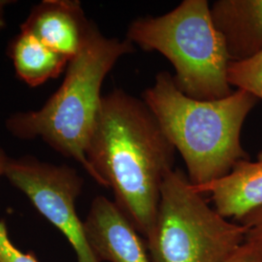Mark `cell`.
<instances>
[{
	"label": "cell",
	"mask_w": 262,
	"mask_h": 262,
	"mask_svg": "<svg viewBox=\"0 0 262 262\" xmlns=\"http://www.w3.org/2000/svg\"><path fill=\"white\" fill-rule=\"evenodd\" d=\"M176 149L145 101L116 89L102 96L85 157L94 180L148 243Z\"/></svg>",
	"instance_id": "1"
},
{
	"label": "cell",
	"mask_w": 262,
	"mask_h": 262,
	"mask_svg": "<svg viewBox=\"0 0 262 262\" xmlns=\"http://www.w3.org/2000/svg\"><path fill=\"white\" fill-rule=\"evenodd\" d=\"M142 99L181 154L193 186L220 180L248 159L241 132L258 100L253 94L236 90L223 99L197 100L183 94L173 76L162 71Z\"/></svg>",
	"instance_id": "2"
},
{
	"label": "cell",
	"mask_w": 262,
	"mask_h": 262,
	"mask_svg": "<svg viewBox=\"0 0 262 262\" xmlns=\"http://www.w3.org/2000/svg\"><path fill=\"white\" fill-rule=\"evenodd\" d=\"M134 52L129 40L106 37L92 20L58 90L36 111L11 115L6 129L23 140L41 138L56 152L79 162L94 179L85 150L103 96L104 79L121 57Z\"/></svg>",
	"instance_id": "3"
},
{
	"label": "cell",
	"mask_w": 262,
	"mask_h": 262,
	"mask_svg": "<svg viewBox=\"0 0 262 262\" xmlns=\"http://www.w3.org/2000/svg\"><path fill=\"white\" fill-rule=\"evenodd\" d=\"M126 39L165 56L174 66L175 84L188 97L212 101L233 93L227 81L230 59L207 0H184L162 16L135 19Z\"/></svg>",
	"instance_id": "4"
},
{
	"label": "cell",
	"mask_w": 262,
	"mask_h": 262,
	"mask_svg": "<svg viewBox=\"0 0 262 262\" xmlns=\"http://www.w3.org/2000/svg\"><path fill=\"white\" fill-rule=\"evenodd\" d=\"M246 241V229L211 208L183 170L173 169L161 187L152 262H225Z\"/></svg>",
	"instance_id": "5"
},
{
	"label": "cell",
	"mask_w": 262,
	"mask_h": 262,
	"mask_svg": "<svg viewBox=\"0 0 262 262\" xmlns=\"http://www.w3.org/2000/svg\"><path fill=\"white\" fill-rule=\"evenodd\" d=\"M4 176L66 236L74 249L77 262H98L86 240L84 222L76 212V200L84 180L75 169L25 156L10 158Z\"/></svg>",
	"instance_id": "6"
},
{
	"label": "cell",
	"mask_w": 262,
	"mask_h": 262,
	"mask_svg": "<svg viewBox=\"0 0 262 262\" xmlns=\"http://www.w3.org/2000/svg\"><path fill=\"white\" fill-rule=\"evenodd\" d=\"M84 227L98 262H152L146 240L107 197L94 198Z\"/></svg>",
	"instance_id": "7"
},
{
	"label": "cell",
	"mask_w": 262,
	"mask_h": 262,
	"mask_svg": "<svg viewBox=\"0 0 262 262\" xmlns=\"http://www.w3.org/2000/svg\"><path fill=\"white\" fill-rule=\"evenodd\" d=\"M91 23L80 1L44 0L30 10L20 31L71 60L83 46Z\"/></svg>",
	"instance_id": "8"
},
{
	"label": "cell",
	"mask_w": 262,
	"mask_h": 262,
	"mask_svg": "<svg viewBox=\"0 0 262 262\" xmlns=\"http://www.w3.org/2000/svg\"><path fill=\"white\" fill-rule=\"evenodd\" d=\"M210 15L230 61H243L261 52L262 0H216Z\"/></svg>",
	"instance_id": "9"
},
{
	"label": "cell",
	"mask_w": 262,
	"mask_h": 262,
	"mask_svg": "<svg viewBox=\"0 0 262 262\" xmlns=\"http://www.w3.org/2000/svg\"><path fill=\"white\" fill-rule=\"evenodd\" d=\"M193 187L201 194H210L219 214L239 222L262 207V151L254 161L247 159L237 162L225 177Z\"/></svg>",
	"instance_id": "10"
},
{
	"label": "cell",
	"mask_w": 262,
	"mask_h": 262,
	"mask_svg": "<svg viewBox=\"0 0 262 262\" xmlns=\"http://www.w3.org/2000/svg\"><path fill=\"white\" fill-rule=\"evenodd\" d=\"M7 55L19 80L31 88L57 78L66 71L70 61L35 36L23 31L10 42Z\"/></svg>",
	"instance_id": "11"
},
{
	"label": "cell",
	"mask_w": 262,
	"mask_h": 262,
	"mask_svg": "<svg viewBox=\"0 0 262 262\" xmlns=\"http://www.w3.org/2000/svg\"><path fill=\"white\" fill-rule=\"evenodd\" d=\"M227 81L231 86L262 100V51L243 61H230L227 67Z\"/></svg>",
	"instance_id": "12"
},
{
	"label": "cell",
	"mask_w": 262,
	"mask_h": 262,
	"mask_svg": "<svg viewBox=\"0 0 262 262\" xmlns=\"http://www.w3.org/2000/svg\"><path fill=\"white\" fill-rule=\"evenodd\" d=\"M9 157L0 147V176H4ZM0 262H38L30 253H25L17 249L10 240L7 227L0 221Z\"/></svg>",
	"instance_id": "13"
},
{
	"label": "cell",
	"mask_w": 262,
	"mask_h": 262,
	"mask_svg": "<svg viewBox=\"0 0 262 262\" xmlns=\"http://www.w3.org/2000/svg\"><path fill=\"white\" fill-rule=\"evenodd\" d=\"M225 262H262V241L246 240Z\"/></svg>",
	"instance_id": "14"
},
{
	"label": "cell",
	"mask_w": 262,
	"mask_h": 262,
	"mask_svg": "<svg viewBox=\"0 0 262 262\" xmlns=\"http://www.w3.org/2000/svg\"><path fill=\"white\" fill-rule=\"evenodd\" d=\"M246 229V240L262 241V207L245 215L239 222Z\"/></svg>",
	"instance_id": "15"
},
{
	"label": "cell",
	"mask_w": 262,
	"mask_h": 262,
	"mask_svg": "<svg viewBox=\"0 0 262 262\" xmlns=\"http://www.w3.org/2000/svg\"><path fill=\"white\" fill-rule=\"evenodd\" d=\"M13 3V1L7 0H0V31L5 28L6 20H5V7L9 4Z\"/></svg>",
	"instance_id": "16"
}]
</instances>
